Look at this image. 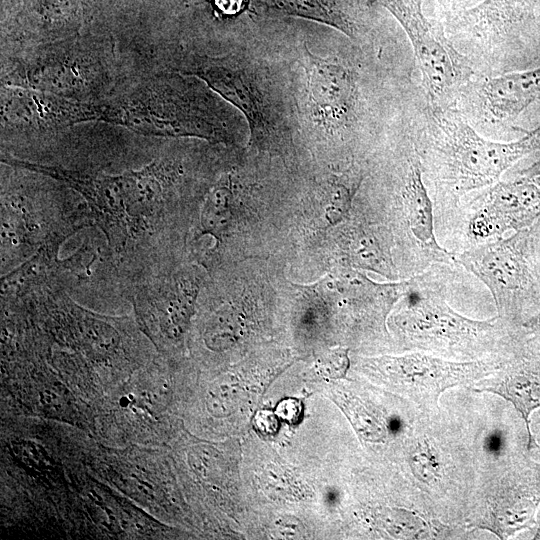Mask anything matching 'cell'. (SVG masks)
Here are the masks:
<instances>
[{
    "mask_svg": "<svg viewBox=\"0 0 540 540\" xmlns=\"http://www.w3.org/2000/svg\"><path fill=\"white\" fill-rule=\"evenodd\" d=\"M429 126L413 142L433 203L437 238H447L465 198L486 189L524 156L540 151V126L517 141L495 142L444 109L428 112Z\"/></svg>",
    "mask_w": 540,
    "mask_h": 540,
    "instance_id": "obj_1",
    "label": "cell"
},
{
    "mask_svg": "<svg viewBox=\"0 0 540 540\" xmlns=\"http://www.w3.org/2000/svg\"><path fill=\"white\" fill-rule=\"evenodd\" d=\"M165 69L131 72L98 101V121L146 136L230 143L236 124L206 85Z\"/></svg>",
    "mask_w": 540,
    "mask_h": 540,
    "instance_id": "obj_2",
    "label": "cell"
},
{
    "mask_svg": "<svg viewBox=\"0 0 540 540\" xmlns=\"http://www.w3.org/2000/svg\"><path fill=\"white\" fill-rule=\"evenodd\" d=\"M119 44L98 35H73L1 53V84L71 100L107 98L131 72Z\"/></svg>",
    "mask_w": 540,
    "mask_h": 540,
    "instance_id": "obj_3",
    "label": "cell"
},
{
    "mask_svg": "<svg viewBox=\"0 0 540 540\" xmlns=\"http://www.w3.org/2000/svg\"><path fill=\"white\" fill-rule=\"evenodd\" d=\"M455 266L437 263L409 278V289L398 301L393 318L399 339L413 350L472 360L513 350L512 334L498 316L474 320L449 305L448 284Z\"/></svg>",
    "mask_w": 540,
    "mask_h": 540,
    "instance_id": "obj_4",
    "label": "cell"
},
{
    "mask_svg": "<svg viewBox=\"0 0 540 540\" xmlns=\"http://www.w3.org/2000/svg\"><path fill=\"white\" fill-rule=\"evenodd\" d=\"M172 70L203 81L246 117L250 143L280 155L292 147L293 109L286 87L270 66L243 54H177Z\"/></svg>",
    "mask_w": 540,
    "mask_h": 540,
    "instance_id": "obj_5",
    "label": "cell"
},
{
    "mask_svg": "<svg viewBox=\"0 0 540 540\" xmlns=\"http://www.w3.org/2000/svg\"><path fill=\"white\" fill-rule=\"evenodd\" d=\"M179 166L172 159L162 158L141 169L116 175L54 165H42L40 171L85 199L109 245L120 252L156 222L180 178Z\"/></svg>",
    "mask_w": 540,
    "mask_h": 540,
    "instance_id": "obj_6",
    "label": "cell"
},
{
    "mask_svg": "<svg viewBox=\"0 0 540 540\" xmlns=\"http://www.w3.org/2000/svg\"><path fill=\"white\" fill-rule=\"evenodd\" d=\"M460 266L493 296L498 317L513 335L540 310V236L536 223L507 238L456 254Z\"/></svg>",
    "mask_w": 540,
    "mask_h": 540,
    "instance_id": "obj_7",
    "label": "cell"
},
{
    "mask_svg": "<svg viewBox=\"0 0 540 540\" xmlns=\"http://www.w3.org/2000/svg\"><path fill=\"white\" fill-rule=\"evenodd\" d=\"M540 218V176L498 181L463 201L447 238L455 255L533 226Z\"/></svg>",
    "mask_w": 540,
    "mask_h": 540,
    "instance_id": "obj_8",
    "label": "cell"
},
{
    "mask_svg": "<svg viewBox=\"0 0 540 540\" xmlns=\"http://www.w3.org/2000/svg\"><path fill=\"white\" fill-rule=\"evenodd\" d=\"M407 33L422 83L433 108L444 109L455 101L472 70L446 38L443 29L422 11V0H381Z\"/></svg>",
    "mask_w": 540,
    "mask_h": 540,
    "instance_id": "obj_9",
    "label": "cell"
},
{
    "mask_svg": "<svg viewBox=\"0 0 540 540\" xmlns=\"http://www.w3.org/2000/svg\"><path fill=\"white\" fill-rule=\"evenodd\" d=\"M506 359L450 361L423 352L398 357H383L371 366L414 402L437 405L447 389L480 381L500 369Z\"/></svg>",
    "mask_w": 540,
    "mask_h": 540,
    "instance_id": "obj_10",
    "label": "cell"
},
{
    "mask_svg": "<svg viewBox=\"0 0 540 540\" xmlns=\"http://www.w3.org/2000/svg\"><path fill=\"white\" fill-rule=\"evenodd\" d=\"M307 122L331 135L348 133L357 120L359 90L355 72L339 60L316 56L304 46Z\"/></svg>",
    "mask_w": 540,
    "mask_h": 540,
    "instance_id": "obj_11",
    "label": "cell"
},
{
    "mask_svg": "<svg viewBox=\"0 0 540 540\" xmlns=\"http://www.w3.org/2000/svg\"><path fill=\"white\" fill-rule=\"evenodd\" d=\"M1 130L53 132L97 121V102H82L17 86L1 85Z\"/></svg>",
    "mask_w": 540,
    "mask_h": 540,
    "instance_id": "obj_12",
    "label": "cell"
},
{
    "mask_svg": "<svg viewBox=\"0 0 540 540\" xmlns=\"http://www.w3.org/2000/svg\"><path fill=\"white\" fill-rule=\"evenodd\" d=\"M477 392H490L509 401L522 418L527 434L526 449L531 451L534 438L531 414L540 408V360L516 348L491 378L479 381Z\"/></svg>",
    "mask_w": 540,
    "mask_h": 540,
    "instance_id": "obj_13",
    "label": "cell"
},
{
    "mask_svg": "<svg viewBox=\"0 0 540 540\" xmlns=\"http://www.w3.org/2000/svg\"><path fill=\"white\" fill-rule=\"evenodd\" d=\"M196 278L187 275L144 286L137 293L135 308L141 319L154 332L157 327L172 337L181 332L197 295Z\"/></svg>",
    "mask_w": 540,
    "mask_h": 540,
    "instance_id": "obj_14",
    "label": "cell"
},
{
    "mask_svg": "<svg viewBox=\"0 0 540 540\" xmlns=\"http://www.w3.org/2000/svg\"><path fill=\"white\" fill-rule=\"evenodd\" d=\"M540 0H484L461 13L458 27L485 42L501 43L536 18Z\"/></svg>",
    "mask_w": 540,
    "mask_h": 540,
    "instance_id": "obj_15",
    "label": "cell"
},
{
    "mask_svg": "<svg viewBox=\"0 0 540 540\" xmlns=\"http://www.w3.org/2000/svg\"><path fill=\"white\" fill-rule=\"evenodd\" d=\"M476 91L486 116L495 121L514 120L540 100V67L488 78Z\"/></svg>",
    "mask_w": 540,
    "mask_h": 540,
    "instance_id": "obj_16",
    "label": "cell"
},
{
    "mask_svg": "<svg viewBox=\"0 0 540 540\" xmlns=\"http://www.w3.org/2000/svg\"><path fill=\"white\" fill-rule=\"evenodd\" d=\"M536 225L540 236V218ZM513 337L520 348L540 360V310L524 321Z\"/></svg>",
    "mask_w": 540,
    "mask_h": 540,
    "instance_id": "obj_17",
    "label": "cell"
},
{
    "mask_svg": "<svg viewBox=\"0 0 540 540\" xmlns=\"http://www.w3.org/2000/svg\"><path fill=\"white\" fill-rule=\"evenodd\" d=\"M413 472L424 481L432 480L437 475V460L429 448L420 447L413 453Z\"/></svg>",
    "mask_w": 540,
    "mask_h": 540,
    "instance_id": "obj_18",
    "label": "cell"
},
{
    "mask_svg": "<svg viewBox=\"0 0 540 540\" xmlns=\"http://www.w3.org/2000/svg\"><path fill=\"white\" fill-rule=\"evenodd\" d=\"M276 415L287 423L295 424L301 419L302 404L297 399H284L278 403L276 407Z\"/></svg>",
    "mask_w": 540,
    "mask_h": 540,
    "instance_id": "obj_19",
    "label": "cell"
},
{
    "mask_svg": "<svg viewBox=\"0 0 540 540\" xmlns=\"http://www.w3.org/2000/svg\"><path fill=\"white\" fill-rule=\"evenodd\" d=\"M254 426L262 434H274L278 430V420L271 411L261 410L254 417Z\"/></svg>",
    "mask_w": 540,
    "mask_h": 540,
    "instance_id": "obj_20",
    "label": "cell"
},
{
    "mask_svg": "<svg viewBox=\"0 0 540 540\" xmlns=\"http://www.w3.org/2000/svg\"><path fill=\"white\" fill-rule=\"evenodd\" d=\"M217 7L225 13L236 12L241 4V0H214Z\"/></svg>",
    "mask_w": 540,
    "mask_h": 540,
    "instance_id": "obj_21",
    "label": "cell"
},
{
    "mask_svg": "<svg viewBox=\"0 0 540 540\" xmlns=\"http://www.w3.org/2000/svg\"><path fill=\"white\" fill-rule=\"evenodd\" d=\"M487 450L492 453L500 452L503 447V437L500 433L492 434L486 441Z\"/></svg>",
    "mask_w": 540,
    "mask_h": 540,
    "instance_id": "obj_22",
    "label": "cell"
},
{
    "mask_svg": "<svg viewBox=\"0 0 540 540\" xmlns=\"http://www.w3.org/2000/svg\"><path fill=\"white\" fill-rule=\"evenodd\" d=\"M522 176H540V157L529 167L522 169L519 172Z\"/></svg>",
    "mask_w": 540,
    "mask_h": 540,
    "instance_id": "obj_23",
    "label": "cell"
},
{
    "mask_svg": "<svg viewBox=\"0 0 540 540\" xmlns=\"http://www.w3.org/2000/svg\"><path fill=\"white\" fill-rule=\"evenodd\" d=\"M533 529H534L533 538L540 539V507L537 512L536 523Z\"/></svg>",
    "mask_w": 540,
    "mask_h": 540,
    "instance_id": "obj_24",
    "label": "cell"
},
{
    "mask_svg": "<svg viewBox=\"0 0 540 540\" xmlns=\"http://www.w3.org/2000/svg\"><path fill=\"white\" fill-rule=\"evenodd\" d=\"M532 450H537L538 455H540V440H537V439L535 440V444H534V447H533ZM532 450H531V451H532ZM539 457H540V456H539Z\"/></svg>",
    "mask_w": 540,
    "mask_h": 540,
    "instance_id": "obj_25",
    "label": "cell"
},
{
    "mask_svg": "<svg viewBox=\"0 0 540 540\" xmlns=\"http://www.w3.org/2000/svg\"><path fill=\"white\" fill-rule=\"evenodd\" d=\"M444 1H449V0H444Z\"/></svg>",
    "mask_w": 540,
    "mask_h": 540,
    "instance_id": "obj_26",
    "label": "cell"
}]
</instances>
